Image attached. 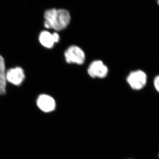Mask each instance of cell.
Here are the masks:
<instances>
[{"label": "cell", "instance_id": "9c48e42d", "mask_svg": "<svg viewBox=\"0 0 159 159\" xmlns=\"http://www.w3.org/2000/svg\"><path fill=\"white\" fill-rule=\"evenodd\" d=\"M154 84L157 90L159 93V75L155 78L154 80Z\"/></svg>", "mask_w": 159, "mask_h": 159}, {"label": "cell", "instance_id": "3957f363", "mask_svg": "<svg viewBox=\"0 0 159 159\" xmlns=\"http://www.w3.org/2000/svg\"><path fill=\"white\" fill-rule=\"evenodd\" d=\"M127 81L132 89L138 90L143 88L146 84L147 76L142 70L133 71L127 77Z\"/></svg>", "mask_w": 159, "mask_h": 159}, {"label": "cell", "instance_id": "277c9868", "mask_svg": "<svg viewBox=\"0 0 159 159\" xmlns=\"http://www.w3.org/2000/svg\"><path fill=\"white\" fill-rule=\"evenodd\" d=\"M108 72L107 66L100 60L94 61L91 63L88 70L89 75L93 78H104Z\"/></svg>", "mask_w": 159, "mask_h": 159}, {"label": "cell", "instance_id": "ba28073f", "mask_svg": "<svg viewBox=\"0 0 159 159\" xmlns=\"http://www.w3.org/2000/svg\"><path fill=\"white\" fill-rule=\"evenodd\" d=\"M6 73L5 61L0 55V94L4 95L6 93Z\"/></svg>", "mask_w": 159, "mask_h": 159}, {"label": "cell", "instance_id": "8fae6325", "mask_svg": "<svg viewBox=\"0 0 159 159\" xmlns=\"http://www.w3.org/2000/svg\"></svg>", "mask_w": 159, "mask_h": 159}, {"label": "cell", "instance_id": "7a4b0ae2", "mask_svg": "<svg viewBox=\"0 0 159 159\" xmlns=\"http://www.w3.org/2000/svg\"><path fill=\"white\" fill-rule=\"evenodd\" d=\"M66 61L70 64L82 65L85 60V53L77 46H71L65 52Z\"/></svg>", "mask_w": 159, "mask_h": 159}, {"label": "cell", "instance_id": "6da1fadb", "mask_svg": "<svg viewBox=\"0 0 159 159\" xmlns=\"http://www.w3.org/2000/svg\"><path fill=\"white\" fill-rule=\"evenodd\" d=\"M44 25L46 29L60 31L66 29L70 24L71 16L67 10L51 9L46 10L44 15Z\"/></svg>", "mask_w": 159, "mask_h": 159}, {"label": "cell", "instance_id": "52a82bcc", "mask_svg": "<svg viewBox=\"0 0 159 159\" xmlns=\"http://www.w3.org/2000/svg\"><path fill=\"white\" fill-rule=\"evenodd\" d=\"M37 104L40 109L45 112H49L54 111L56 106L55 100L53 97L42 94L37 99Z\"/></svg>", "mask_w": 159, "mask_h": 159}, {"label": "cell", "instance_id": "30bf717a", "mask_svg": "<svg viewBox=\"0 0 159 159\" xmlns=\"http://www.w3.org/2000/svg\"><path fill=\"white\" fill-rule=\"evenodd\" d=\"M157 3L159 5V0H157Z\"/></svg>", "mask_w": 159, "mask_h": 159}, {"label": "cell", "instance_id": "5b68a950", "mask_svg": "<svg viewBox=\"0 0 159 159\" xmlns=\"http://www.w3.org/2000/svg\"><path fill=\"white\" fill-rule=\"evenodd\" d=\"M25 78L24 70L20 67L9 69L6 72V80L14 85H20Z\"/></svg>", "mask_w": 159, "mask_h": 159}, {"label": "cell", "instance_id": "8992f818", "mask_svg": "<svg viewBox=\"0 0 159 159\" xmlns=\"http://www.w3.org/2000/svg\"><path fill=\"white\" fill-rule=\"evenodd\" d=\"M59 39V35L57 32L51 34L49 31H43L39 34L40 43L47 48H52L55 43L58 42Z\"/></svg>", "mask_w": 159, "mask_h": 159}]
</instances>
